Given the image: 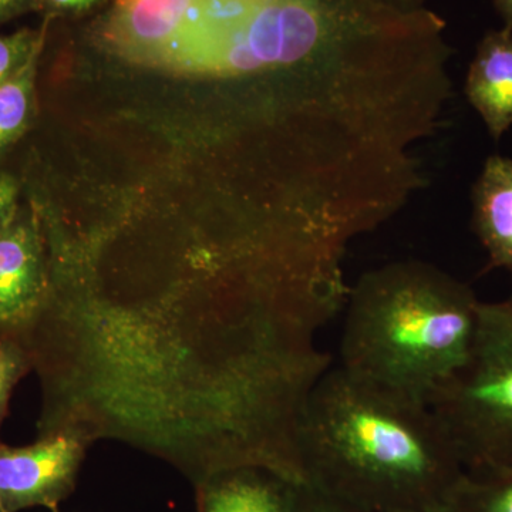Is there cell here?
<instances>
[{
    "mask_svg": "<svg viewBox=\"0 0 512 512\" xmlns=\"http://www.w3.org/2000/svg\"><path fill=\"white\" fill-rule=\"evenodd\" d=\"M47 291L39 222L16 214L0 231V332L12 336L30 328L45 309Z\"/></svg>",
    "mask_w": 512,
    "mask_h": 512,
    "instance_id": "cell-5",
    "label": "cell"
},
{
    "mask_svg": "<svg viewBox=\"0 0 512 512\" xmlns=\"http://www.w3.org/2000/svg\"><path fill=\"white\" fill-rule=\"evenodd\" d=\"M18 184L9 175H0V231L18 214Z\"/></svg>",
    "mask_w": 512,
    "mask_h": 512,
    "instance_id": "cell-14",
    "label": "cell"
},
{
    "mask_svg": "<svg viewBox=\"0 0 512 512\" xmlns=\"http://www.w3.org/2000/svg\"><path fill=\"white\" fill-rule=\"evenodd\" d=\"M380 2L403 12H416V10L426 9L429 0H380Z\"/></svg>",
    "mask_w": 512,
    "mask_h": 512,
    "instance_id": "cell-17",
    "label": "cell"
},
{
    "mask_svg": "<svg viewBox=\"0 0 512 512\" xmlns=\"http://www.w3.org/2000/svg\"><path fill=\"white\" fill-rule=\"evenodd\" d=\"M28 367V356L18 340L3 335L0 338V423L8 406L10 393Z\"/></svg>",
    "mask_w": 512,
    "mask_h": 512,
    "instance_id": "cell-12",
    "label": "cell"
},
{
    "mask_svg": "<svg viewBox=\"0 0 512 512\" xmlns=\"http://www.w3.org/2000/svg\"><path fill=\"white\" fill-rule=\"evenodd\" d=\"M40 52L42 49L0 86V156L25 134L32 123Z\"/></svg>",
    "mask_w": 512,
    "mask_h": 512,
    "instance_id": "cell-9",
    "label": "cell"
},
{
    "mask_svg": "<svg viewBox=\"0 0 512 512\" xmlns=\"http://www.w3.org/2000/svg\"><path fill=\"white\" fill-rule=\"evenodd\" d=\"M443 512H512V473L464 471Z\"/></svg>",
    "mask_w": 512,
    "mask_h": 512,
    "instance_id": "cell-10",
    "label": "cell"
},
{
    "mask_svg": "<svg viewBox=\"0 0 512 512\" xmlns=\"http://www.w3.org/2000/svg\"><path fill=\"white\" fill-rule=\"evenodd\" d=\"M35 9H40V0H0V23Z\"/></svg>",
    "mask_w": 512,
    "mask_h": 512,
    "instance_id": "cell-16",
    "label": "cell"
},
{
    "mask_svg": "<svg viewBox=\"0 0 512 512\" xmlns=\"http://www.w3.org/2000/svg\"><path fill=\"white\" fill-rule=\"evenodd\" d=\"M498 15L504 20V26L512 29V0H494Z\"/></svg>",
    "mask_w": 512,
    "mask_h": 512,
    "instance_id": "cell-18",
    "label": "cell"
},
{
    "mask_svg": "<svg viewBox=\"0 0 512 512\" xmlns=\"http://www.w3.org/2000/svg\"><path fill=\"white\" fill-rule=\"evenodd\" d=\"M480 299L466 282L423 261H396L350 285L339 367L429 404L470 359Z\"/></svg>",
    "mask_w": 512,
    "mask_h": 512,
    "instance_id": "cell-2",
    "label": "cell"
},
{
    "mask_svg": "<svg viewBox=\"0 0 512 512\" xmlns=\"http://www.w3.org/2000/svg\"><path fill=\"white\" fill-rule=\"evenodd\" d=\"M101 0H40V9L52 15L82 13L99 5Z\"/></svg>",
    "mask_w": 512,
    "mask_h": 512,
    "instance_id": "cell-15",
    "label": "cell"
},
{
    "mask_svg": "<svg viewBox=\"0 0 512 512\" xmlns=\"http://www.w3.org/2000/svg\"><path fill=\"white\" fill-rule=\"evenodd\" d=\"M292 512H370L311 484H293Z\"/></svg>",
    "mask_w": 512,
    "mask_h": 512,
    "instance_id": "cell-13",
    "label": "cell"
},
{
    "mask_svg": "<svg viewBox=\"0 0 512 512\" xmlns=\"http://www.w3.org/2000/svg\"><path fill=\"white\" fill-rule=\"evenodd\" d=\"M305 483L370 512H443L464 468L427 403L332 366L303 407Z\"/></svg>",
    "mask_w": 512,
    "mask_h": 512,
    "instance_id": "cell-1",
    "label": "cell"
},
{
    "mask_svg": "<svg viewBox=\"0 0 512 512\" xmlns=\"http://www.w3.org/2000/svg\"><path fill=\"white\" fill-rule=\"evenodd\" d=\"M466 96L494 140L512 126V29L491 30L477 47L466 79Z\"/></svg>",
    "mask_w": 512,
    "mask_h": 512,
    "instance_id": "cell-6",
    "label": "cell"
},
{
    "mask_svg": "<svg viewBox=\"0 0 512 512\" xmlns=\"http://www.w3.org/2000/svg\"><path fill=\"white\" fill-rule=\"evenodd\" d=\"M292 487L265 468L221 471L205 481L201 512H292Z\"/></svg>",
    "mask_w": 512,
    "mask_h": 512,
    "instance_id": "cell-8",
    "label": "cell"
},
{
    "mask_svg": "<svg viewBox=\"0 0 512 512\" xmlns=\"http://www.w3.org/2000/svg\"><path fill=\"white\" fill-rule=\"evenodd\" d=\"M43 32L23 29L9 36H0V86L13 76L37 50L42 49Z\"/></svg>",
    "mask_w": 512,
    "mask_h": 512,
    "instance_id": "cell-11",
    "label": "cell"
},
{
    "mask_svg": "<svg viewBox=\"0 0 512 512\" xmlns=\"http://www.w3.org/2000/svg\"><path fill=\"white\" fill-rule=\"evenodd\" d=\"M83 443L73 433H53L28 447L0 446V498L6 512L57 505L73 490Z\"/></svg>",
    "mask_w": 512,
    "mask_h": 512,
    "instance_id": "cell-4",
    "label": "cell"
},
{
    "mask_svg": "<svg viewBox=\"0 0 512 512\" xmlns=\"http://www.w3.org/2000/svg\"><path fill=\"white\" fill-rule=\"evenodd\" d=\"M429 406L466 471L512 473V293L481 302L470 359Z\"/></svg>",
    "mask_w": 512,
    "mask_h": 512,
    "instance_id": "cell-3",
    "label": "cell"
},
{
    "mask_svg": "<svg viewBox=\"0 0 512 512\" xmlns=\"http://www.w3.org/2000/svg\"><path fill=\"white\" fill-rule=\"evenodd\" d=\"M0 512H6L5 507H3L2 498H0Z\"/></svg>",
    "mask_w": 512,
    "mask_h": 512,
    "instance_id": "cell-19",
    "label": "cell"
},
{
    "mask_svg": "<svg viewBox=\"0 0 512 512\" xmlns=\"http://www.w3.org/2000/svg\"><path fill=\"white\" fill-rule=\"evenodd\" d=\"M473 228L488 266L512 276V160L491 156L473 188Z\"/></svg>",
    "mask_w": 512,
    "mask_h": 512,
    "instance_id": "cell-7",
    "label": "cell"
}]
</instances>
